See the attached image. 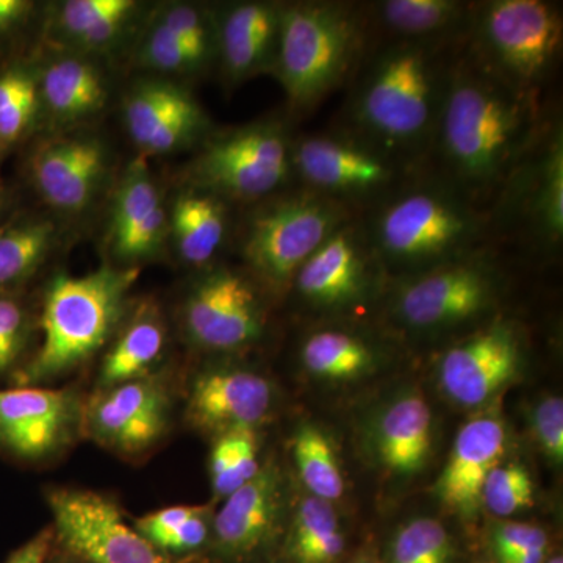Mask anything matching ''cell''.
Masks as SVG:
<instances>
[{"mask_svg": "<svg viewBox=\"0 0 563 563\" xmlns=\"http://www.w3.org/2000/svg\"><path fill=\"white\" fill-rule=\"evenodd\" d=\"M532 477L521 463L498 465L487 477L483 492V504L496 517L531 509L536 499Z\"/></svg>", "mask_w": 563, "mask_h": 563, "instance_id": "obj_38", "label": "cell"}, {"mask_svg": "<svg viewBox=\"0 0 563 563\" xmlns=\"http://www.w3.org/2000/svg\"><path fill=\"white\" fill-rule=\"evenodd\" d=\"M433 446V415L420 393L393 399L377 417L373 450L377 462L393 476L422 473Z\"/></svg>", "mask_w": 563, "mask_h": 563, "instance_id": "obj_22", "label": "cell"}, {"mask_svg": "<svg viewBox=\"0 0 563 563\" xmlns=\"http://www.w3.org/2000/svg\"><path fill=\"white\" fill-rule=\"evenodd\" d=\"M344 551V533L333 504L306 496L296 507L288 531L292 563H335Z\"/></svg>", "mask_w": 563, "mask_h": 563, "instance_id": "obj_30", "label": "cell"}, {"mask_svg": "<svg viewBox=\"0 0 563 563\" xmlns=\"http://www.w3.org/2000/svg\"><path fill=\"white\" fill-rule=\"evenodd\" d=\"M453 540L439 520L421 517L404 525L393 539L390 563H451Z\"/></svg>", "mask_w": 563, "mask_h": 563, "instance_id": "obj_37", "label": "cell"}, {"mask_svg": "<svg viewBox=\"0 0 563 563\" xmlns=\"http://www.w3.org/2000/svg\"><path fill=\"white\" fill-rule=\"evenodd\" d=\"M473 52L509 87L532 96L562 47L561 13L543 0H493L477 11Z\"/></svg>", "mask_w": 563, "mask_h": 563, "instance_id": "obj_7", "label": "cell"}, {"mask_svg": "<svg viewBox=\"0 0 563 563\" xmlns=\"http://www.w3.org/2000/svg\"><path fill=\"white\" fill-rule=\"evenodd\" d=\"M506 442V426L499 415H479L462 426L435 484L437 498L443 506L463 517L477 512L485 481L501 465Z\"/></svg>", "mask_w": 563, "mask_h": 563, "instance_id": "obj_20", "label": "cell"}, {"mask_svg": "<svg viewBox=\"0 0 563 563\" xmlns=\"http://www.w3.org/2000/svg\"><path fill=\"white\" fill-rule=\"evenodd\" d=\"M135 9L132 0H69L58 10V31L81 49H103L120 35Z\"/></svg>", "mask_w": 563, "mask_h": 563, "instance_id": "obj_31", "label": "cell"}, {"mask_svg": "<svg viewBox=\"0 0 563 563\" xmlns=\"http://www.w3.org/2000/svg\"><path fill=\"white\" fill-rule=\"evenodd\" d=\"M168 385L158 376L98 388L84 406V433L106 450L140 455L165 439L172 426Z\"/></svg>", "mask_w": 563, "mask_h": 563, "instance_id": "obj_12", "label": "cell"}, {"mask_svg": "<svg viewBox=\"0 0 563 563\" xmlns=\"http://www.w3.org/2000/svg\"><path fill=\"white\" fill-rule=\"evenodd\" d=\"M291 144L277 122H254L221 133L191 165L198 190L236 201H258L287 184Z\"/></svg>", "mask_w": 563, "mask_h": 563, "instance_id": "obj_8", "label": "cell"}, {"mask_svg": "<svg viewBox=\"0 0 563 563\" xmlns=\"http://www.w3.org/2000/svg\"><path fill=\"white\" fill-rule=\"evenodd\" d=\"M84 406L70 388L0 390V451L24 462L58 457L84 433Z\"/></svg>", "mask_w": 563, "mask_h": 563, "instance_id": "obj_11", "label": "cell"}, {"mask_svg": "<svg viewBox=\"0 0 563 563\" xmlns=\"http://www.w3.org/2000/svg\"><path fill=\"white\" fill-rule=\"evenodd\" d=\"M161 24L177 36L201 65L210 57L213 33L201 11L190 5L172 7L163 14Z\"/></svg>", "mask_w": 563, "mask_h": 563, "instance_id": "obj_40", "label": "cell"}, {"mask_svg": "<svg viewBox=\"0 0 563 563\" xmlns=\"http://www.w3.org/2000/svg\"><path fill=\"white\" fill-rule=\"evenodd\" d=\"M374 11L395 40L444 41L462 27L470 7L455 0H385Z\"/></svg>", "mask_w": 563, "mask_h": 563, "instance_id": "obj_29", "label": "cell"}, {"mask_svg": "<svg viewBox=\"0 0 563 563\" xmlns=\"http://www.w3.org/2000/svg\"><path fill=\"white\" fill-rule=\"evenodd\" d=\"M350 218L346 203L314 191L282 196L247 220L244 261L269 288L287 290L307 258Z\"/></svg>", "mask_w": 563, "mask_h": 563, "instance_id": "obj_6", "label": "cell"}, {"mask_svg": "<svg viewBox=\"0 0 563 563\" xmlns=\"http://www.w3.org/2000/svg\"><path fill=\"white\" fill-rule=\"evenodd\" d=\"M365 31L354 10L331 2L280 7L273 69L291 109L309 111L357 68Z\"/></svg>", "mask_w": 563, "mask_h": 563, "instance_id": "obj_5", "label": "cell"}, {"mask_svg": "<svg viewBox=\"0 0 563 563\" xmlns=\"http://www.w3.org/2000/svg\"><path fill=\"white\" fill-rule=\"evenodd\" d=\"M40 107L38 79L22 65L0 70V158L13 150Z\"/></svg>", "mask_w": 563, "mask_h": 563, "instance_id": "obj_35", "label": "cell"}, {"mask_svg": "<svg viewBox=\"0 0 563 563\" xmlns=\"http://www.w3.org/2000/svg\"><path fill=\"white\" fill-rule=\"evenodd\" d=\"M532 432L544 457L554 465H562L563 399L561 396H550L533 407Z\"/></svg>", "mask_w": 563, "mask_h": 563, "instance_id": "obj_42", "label": "cell"}, {"mask_svg": "<svg viewBox=\"0 0 563 563\" xmlns=\"http://www.w3.org/2000/svg\"><path fill=\"white\" fill-rule=\"evenodd\" d=\"M32 9L27 0H0V36L16 31L27 20Z\"/></svg>", "mask_w": 563, "mask_h": 563, "instance_id": "obj_46", "label": "cell"}, {"mask_svg": "<svg viewBox=\"0 0 563 563\" xmlns=\"http://www.w3.org/2000/svg\"><path fill=\"white\" fill-rule=\"evenodd\" d=\"M301 363L307 373L331 383H347L373 373L377 354L361 335L340 329L310 333L301 346Z\"/></svg>", "mask_w": 563, "mask_h": 563, "instance_id": "obj_28", "label": "cell"}, {"mask_svg": "<svg viewBox=\"0 0 563 563\" xmlns=\"http://www.w3.org/2000/svg\"><path fill=\"white\" fill-rule=\"evenodd\" d=\"M169 225L181 261L206 266L224 242L228 214L220 198L196 188L176 199Z\"/></svg>", "mask_w": 563, "mask_h": 563, "instance_id": "obj_26", "label": "cell"}, {"mask_svg": "<svg viewBox=\"0 0 563 563\" xmlns=\"http://www.w3.org/2000/svg\"><path fill=\"white\" fill-rule=\"evenodd\" d=\"M274 387L268 377L246 368L203 369L192 379L187 418L202 432L255 429L272 417Z\"/></svg>", "mask_w": 563, "mask_h": 563, "instance_id": "obj_17", "label": "cell"}, {"mask_svg": "<svg viewBox=\"0 0 563 563\" xmlns=\"http://www.w3.org/2000/svg\"><path fill=\"white\" fill-rule=\"evenodd\" d=\"M442 44L395 40L373 55L351 101L361 139L391 157L431 143L451 66Z\"/></svg>", "mask_w": 563, "mask_h": 563, "instance_id": "obj_2", "label": "cell"}, {"mask_svg": "<svg viewBox=\"0 0 563 563\" xmlns=\"http://www.w3.org/2000/svg\"><path fill=\"white\" fill-rule=\"evenodd\" d=\"M209 507L172 506L144 515L135 521L136 531L165 555L196 553L211 537Z\"/></svg>", "mask_w": 563, "mask_h": 563, "instance_id": "obj_33", "label": "cell"}, {"mask_svg": "<svg viewBox=\"0 0 563 563\" xmlns=\"http://www.w3.org/2000/svg\"><path fill=\"white\" fill-rule=\"evenodd\" d=\"M109 169L106 144L91 135L46 140L31 155L36 191L52 209L80 213L95 201Z\"/></svg>", "mask_w": 563, "mask_h": 563, "instance_id": "obj_18", "label": "cell"}, {"mask_svg": "<svg viewBox=\"0 0 563 563\" xmlns=\"http://www.w3.org/2000/svg\"><path fill=\"white\" fill-rule=\"evenodd\" d=\"M55 542L87 563H173L125 521L121 507L103 493L52 488L47 493Z\"/></svg>", "mask_w": 563, "mask_h": 563, "instance_id": "obj_9", "label": "cell"}, {"mask_svg": "<svg viewBox=\"0 0 563 563\" xmlns=\"http://www.w3.org/2000/svg\"><path fill=\"white\" fill-rule=\"evenodd\" d=\"M374 254L362 225L347 221L307 258L291 285L318 309H344L365 298Z\"/></svg>", "mask_w": 563, "mask_h": 563, "instance_id": "obj_19", "label": "cell"}, {"mask_svg": "<svg viewBox=\"0 0 563 563\" xmlns=\"http://www.w3.org/2000/svg\"><path fill=\"white\" fill-rule=\"evenodd\" d=\"M292 459L310 496L335 503L346 490L335 444L320 426L303 422L291 443Z\"/></svg>", "mask_w": 563, "mask_h": 563, "instance_id": "obj_32", "label": "cell"}, {"mask_svg": "<svg viewBox=\"0 0 563 563\" xmlns=\"http://www.w3.org/2000/svg\"><path fill=\"white\" fill-rule=\"evenodd\" d=\"M495 284L484 266L455 261L407 280L395 313L409 328L437 331L473 320L492 306Z\"/></svg>", "mask_w": 563, "mask_h": 563, "instance_id": "obj_14", "label": "cell"}, {"mask_svg": "<svg viewBox=\"0 0 563 563\" xmlns=\"http://www.w3.org/2000/svg\"><path fill=\"white\" fill-rule=\"evenodd\" d=\"M492 539L499 561L526 551L548 550V533L539 526L503 523L496 526Z\"/></svg>", "mask_w": 563, "mask_h": 563, "instance_id": "obj_43", "label": "cell"}, {"mask_svg": "<svg viewBox=\"0 0 563 563\" xmlns=\"http://www.w3.org/2000/svg\"><path fill=\"white\" fill-rule=\"evenodd\" d=\"M185 335L203 351H235L257 342L265 314L254 285L240 273L217 268L192 285L181 309Z\"/></svg>", "mask_w": 563, "mask_h": 563, "instance_id": "obj_13", "label": "cell"}, {"mask_svg": "<svg viewBox=\"0 0 563 563\" xmlns=\"http://www.w3.org/2000/svg\"><path fill=\"white\" fill-rule=\"evenodd\" d=\"M136 268L102 266L85 274H58L44 291L38 351L14 373L18 387L49 383L90 361L124 317Z\"/></svg>", "mask_w": 563, "mask_h": 563, "instance_id": "obj_3", "label": "cell"}, {"mask_svg": "<svg viewBox=\"0 0 563 563\" xmlns=\"http://www.w3.org/2000/svg\"><path fill=\"white\" fill-rule=\"evenodd\" d=\"M162 209L165 207L161 192L147 172L146 163H133L121 181L111 214V247L117 257L132 236Z\"/></svg>", "mask_w": 563, "mask_h": 563, "instance_id": "obj_34", "label": "cell"}, {"mask_svg": "<svg viewBox=\"0 0 563 563\" xmlns=\"http://www.w3.org/2000/svg\"><path fill=\"white\" fill-rule=\"evenodd\" d=\"M544 559H547V550H533L504 558L501 563H544Z\"/></svg>", "mask_w": 563, "mask_h": 563, "instance_id": "obj_47", "label": "cell"}, {"mask_svg": "<svg viewBox=\"0 0 563 563\" xmlns=\"http://www.w3.org/2000/svg\"><path fill=\"white\" fill-rule=\"evenodd\" d=\"M285 509V481L277 463H263L258 473L229 495L211 520V537L221 558L242 562L276 539Z\"/></svg>", "mask_w": 563, "mask_h": 563, "instance_id": "obj_16", "label": "cell"}, {"mask_svg": "<svg viewBox=\"0 0 563 563\" xmlns=\"http://www.w3.org/2000/svg\"><path fill=\"white\" fill-rule=\"evenodd\" d=\"M291 169L306 190L343 203L387 195L399 168L387 152L361 136L309 135L291 144Z\"/></svg>", "mask_w": 563, "mask_h": 563, "instance_id": "obj_10", "label": "cell"}, {"mask_svg": "<svg viewBox=\"0 0 563 563\" xmlns=\"http://www.w3.org/2000/svg\"><path fill=\"white\" fill-rule=\"evenodd\" d=\"M537 224L544 240L561 243L563 235V141L562 131L554 132L544 152L540 184L533 203Z\"/></svg>", "mask_w": 563, "mask_h": 563, "instance_id": "obj_36", "label": "cell"}, {"mask_svg": "<svg viewBox=\"0 0 563 563\" xmlns=\"http://www.w3.org/2000/svg\"><path fill=\"white\" fill-rule=\"evenodd\" d=\"M57 228L40 214H16L0 224V291H18L54 246Z\"/></svg>", "mask_w": 563, "mask_h": 563, "instance_id": "obj_27", "label": "cell"}, {"mask_svg": "<svg viewBox=\"0 0 563 563\" xmlns=\"http://www.w3.org/2000/svg\"><path fill=\"white\" fill-rule=\"evenodd\" d=\"M40 103L55 120L69 124L90 118L106 107L109 90L101 70L80 57L49 63L38 79Z\"/></svg>", "mask_w": 563, "mask_h": 563, "instance_id": "obj_25", "label": "cell"}, {"mask_svg": "<svg viewBox=\"0 0 563 563\" xmlns=\"http://www.w3.org/2000/svg\"><path fill=\"white\" fill-rule=\"evenodd\" d=\"M351 563H380L379 559L376 558V555L366 553L358 555V558H355L354 561Z\"/></svg>", "mask_w": 563, "mask_h": 563, "instance_id": "obj_49", "label": "cell"}, {"mask_svg": "<svg viewBox=\"0 0 563 563\" xmlns=\"http://www.w3.org/2000/svg\"><path fill=\"white\" fill-rule=\"evenodd\" d=\"M124 120L136 146L147 154L179 150L207 122L190 92L166 81L136 85L125 99Z\"/></svg>", "mask_w": 563, "mask_h": 563, "instance_id": "obj_21", "label": "cell"}, {"mask_svg": "<svg viewBox=\"0 0 563 563\" xmlns=\"http://www.w3.org/2000/svg\"><path fill=\"white\" fill-rule=\"evenodd\" d=\"M31 335V313L18 291H0V377L20 369Z\"/></svg>", "mask_w": 563, "mask_h": 563, "instance_id": "obj_39", "label": "cell"}, {"mask_svg": "<svg viewBox=\"0 0 563 563\" xmlns=\"http://www.w3.org/2000/svg\"><path fill=\"white\" fill-rule=\"evenodd\" d=\"M49 561H51V559H49ZM47 563H87V562L80 561V559L74 558V555L66 554V555H63V558H57V561H51Z\"/></svg>", "mask_w": 563, "mask_h": 563, "instance_id": "obj_50", "label": "cell"}, {"mask_svg": "<svg viewBox=\"0 0 563 563\" xmlns=\"http://www.w3.org/2000/svg\"><path fill=\"white\" fill-rule=\"evenodd\" d=\"M388 195L362 225L374 257L383 262L437 268L461 258L479 236L483 221L455 188L422 184Z\"/></svg>", "mask_w": 563, "mask_h": 563, "instance_id": "obj_4", "label": "cell"}, {"mask_svg": "<svg viewBox=\"0 0 563 563\" xmlns=\"http://www.w3.org/2000/svg\"><path fill=\"white\" fill-rule=\"evenodd\" d=\"M210 481L213 495L217 498L225 499L233 492L239 490L240 484L236 481L235 454H233V442L231 432L221 433L214 439L211 446Z\"/></svg>", "mask_w": 563, "mask_h": 563, "instance_id": "obj_44", "label": "cell"}, {"mask_svg": "<svg viewBox=\"0 0 563 563\" xmlns=\"http://www.w3.org/2000/svg\"><path fill=\"white\" fill-rule=\"evenodd\" d=\"M55 543V532L49 528L36 533L27 543L18 548L3 563H47L51 559L52 547Z\"/></svg>", "mask_w": 563, "mask_h": 563, "instance_id": "obj_45", "label": "cell"}, {"mask_svg": "<svg viewBox=\"0 0 563 563\" xmlns=\"http://www.w3.org/2000/svg\"><path fill=\"white\" fill-rule=\"evenodd\" d=\"M521 343L507 324H493L455 343L439 365V383L448 398L477 407L495 398L520 373Z\"/></svg>", "mask_w": 563, "mask_h": 563, "instance_id": "obj_15", "label": "cell"}, {"mask_svg": "<svg viewBox=\"0 0 563 563\" xmlns=\"http://www.w3.org/2000/svg\"><path fill=\"white\" fill-rule=\"evenodd\" d=\"M11 206H13V195L7 185L0 180V224L10 218Z\"/></svg>", "mask_w": 563, "mask_h": 563, "instance_id": "obj_48", "label": "cell"}, {"mask_svg": "<svg viewBox=\"0 0 563 563\" xmlns=\"http://www.w3.org/2000/svg\"><path fill=\"white\" fill-rule=\"evenodd\" d=\"M536 132L532 96L514 90L476 55L453 62L433 140L466 199L507 181Z\"/></svg>", "mask_w": 563, "mask_h": 563, "instance_id": "obj_1", "label": "cell"}, {"mask_svg": "<svg viewBox=\"0 0 563 563\" xmlns=\"http://www.w3.org/2000/svg\"><path fill=\"white\" fill-rule=\"evenodd\" d=\"M280 7L243 2L222 16L218 46L222 69L231 81H243L273 69L279 36Z\"/></svg>", "mask_w": 563, "mask_h": 563, "instance_id": "obj_23", "label": "cell"}, {"mask_svg": "<svg viewBox=\"0 0 563 563\" xmlns=\"http://www.w3.org/2000/svg\"><path fill=\"white\" fill-rule=\"evenodd\" d=\"M168 346V329L154 302L136 307L131 320L107 351L99 368L98 388L154 376Z\"/></svg>", "mask_w": 563, "mask_h": 563, "instance_id": "obj_24", "label": "cell"}, {"mask_svg": "<svg viewBox=\"0 0 563 563\" xmlns=\"http://www.w3.org/2000/svg\"><path fill=\"white\" fill-rule=\"evenodd\" d=\"M144 65L162 73H188L199 68L201 63L196 60L190 51L174 36L161 22L147 33L146 41L141 51Z\"/></svg>", "mask_w": 563, "mask_h": 563, "instance_id": "obj_41", "label": "cell"}, {"mask_svg": "<svg viewBox=\"0 0 563 563\" xmlns=\"http://www.w3.org/2000/svg\"><path fill=\"white\" fill-rule=\"evenodd\" d=\"M547 563H563L562 555H555V558L550 559Z\"/></svg>", "mask_w": 563, "mask_h": 563, "instance_id": "obj_51", "label": "cell"}]
</instances>
